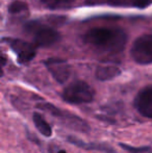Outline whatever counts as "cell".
<instances>
[{
	"mask_svg": "<svg viewBox=\"0 0 152 153\" xmlns=\"http://www.w3.org/2000/svg\"><path fill=\"white\" fill-rule=\"evenodd\" d=\"M85 41L87 45L100 52L117 54L124 49L126 34L120 29L94 28L87 32Z\"/></svg>",
	"mask_w": 152,
	"mask_h": 153,
	"instance_id": "6da1fadb",
	"label": "cell"
},
{
	"mask_svg": "<svg viewBox=\"0 0 152 153\" xmlns=\"http://www.w3.org/2000/svg\"><path fill=\"white\" fill-rule=\"evenodd\" d=\"M36 107L41 109V111L50 114L51 116L57 118V119H61L63 124H65L66 126L73 129V130L79 131V132L87 133L90 131V129H91L90 125L87 124L85 120L79 118L78 116L73 115V114L70 113V111H63V109L59 108V107L51 104V103H48V102L38 103V104L36 105Z\"/></svg>",
	"mask_w": 152,
	"mask_h": 153,
	"instance_id": "7a4b0ae2",
	"label": "cell"
},
{
	"mask_svg": "<svg viewBox=\"0 0 152 153\" xmlns=\"http://www.w3.org/2000/svg\"><path fill=\"white\" fill-rule=\"evenodd\" d=\"M62 97L66 102L71 104H83L94 100L95 91L85 81L76 80L65 88Z\"/></svg>",
	"mask_w": 152,
	"mask_h": 153,
	"instance_id": "3957f363",
	"label": "cell"
},
{
	"mask_svg": "<svg viewBox=\"0 0 152 153\" xmlns=\"http://www.w3.org/2000/svg\"><path fill=\"white\" fill-rule=\"evenodd\" d=\"M131 57L140 65H149L152 62V36L144 34L133 42L130 51Z\"/></svg>",
	"mask_w": 152,
	"mask_h": 153,
	"instance_id": "277c9868",
	"label": "cell"
},
{
	"mask_svg": "<svg viewBox=\"0 0 152 153\" xmlns=\"http://www.w3.org/2000/svg\"><path fill=\"white\" fill-rule=\"evenodd\" d=\"M45 66L53 76V78L59 83H65L71 76V66L64 59H48L45 61Z\"/></svg>",
	"mask_w": 152,
	"mask_h": 153,
	"instance_id": "5b68a950",
	"label": "cell"
},
{
	"mask_svg": "<svg viewBox=\"0 0 152 153\" xmlns=\"http://www.w3.org/2000/svg\"><path fill=\"white\" fill-rule=\"evenodd\" d=\"M7 45L16 53L21 64L30 62L36 56V47L33 44L19 39H5Z\"/></svg>",
	"mask_w": 152,
	"mask_h": 153,
	"instance_id": "8992f818",
	"label": "cell"
},
{
	"mask_svg": "<svg viewBox=\"0 0 152 153\" xmlns=\"http://www.w3.org/2000/svg\"><path fill=\"white\" fill-rule=\"evenodd\" d=\"M133 106L143 117L152 119V85L143 88L136 94Z\"/></svg>",
	"mask_w": 152,
	"mask_h": 153,
	"instance_id": "52a82bcc",
	"label": "cell"
},
{
	"mask_svg": "<svg viewBox=\"0 0 152 153\" xmlns=\"http://www.w3.org/2000/svg\"><path fill=\"white\" fill-rule=\"evenodd\" d=\"M31 30H35V45L38 47H49L57 42L61 39V36L55 29L51 27L41 26L33 28L30 26Z\"/></svg>",
	"mask_w": 152,
	"mask_h": 153,
	"instance_id": "ba28073f",
	"label": "cell"
},
{
	"mask_svg": "<svg viewBox=\"0 0 152 153\" xmlns=\"http://www.w3.org/2000/svg\"><path fill=\"white\" fill-rule=\"evenodd\" d=\"M67 141L70 144L76 146L78 148L85 150H93V151H101V152H105V153H116L115 149L112 146L108 145V144H103V143H87V142L81 141L78 137H75L73 135H69L67 137Z\"/></svg>",
	"mask_w": 152,
	"mask_h": 153,
	"instance_id": "9c48e42d",
	"label": "cell"
},
{
	"mask_svg": "<svg viewBox=\"0 0 152 153\" xmlns=\"http://www.w3.org/2000/svg\"><path fill=\"white\" fill-rule=\"evenodd\" d=\"M121 74V70L119 67L115 65H105L99 66L96 70V78L101 81H108L116 78Z\"/></svg>",
	"mask_w": 152,
	"mask_h": 153,
	"instance_id": "30bf717a",
	"label": "cell"
},
{
	"mask_svg": "<svg viewBox=\"0 0 152 153\" xmlns=\"http://www.w3.org/2000/svg\"><path fill=\"white\" fill-rule=\"evenodd\" d=\"M33 120L35 123V126L37 127V129L42 133L44 137H50L52 135V128L51 126L48 124V122L44 119L42 115L38 113H35L33 115Z\"/></svg>",
	"mask_w": 152,
	"mask_h": 153,
	"instance_id": "8fae6325",
	"label": "cell"
},
{
	"mask_svg": "<svg viewBox=\"0 0 152 153\" xmlns=\"http://www.w3.org/2000/svg\"><path fill=\"white\" fill-rule=\"evenodd\" d=\"M45 6L50 8H61L69 6L75 0H41Z\"/></svg>",
	"mask_w": 152,
	"mask_h": 153,
	"instance_id": "7c38bea8",
	"label": "cell"
},
{
	"mask_svg": "<svg viewBox=\"0 0 152 153\" xmlns=\"http://www.w3.org/2000/svg\"><path fill=\"white\" fill-rule=\"evenodd\" d=\"M27 10V4L23 1H20V0H16V1L12 2L8 6V12L13 15H17L20 14L22 12H25Z\"/></svg>",
	"mask_w": 152,
	"mask_h": 153,
	"instance_id": "4fadbf2b",
	"label": "cell"
},
{
	"mask_svg": "<svg viewBox=\"0 0 152 153\" xmlns=\"http://www.w3.org/2000/svg\"><path fill=\"white\" fill-rule=\"evenodd\" d=\"M119 146L122 148V149L126 150L127 152L129 153H145L148 152L151 150V148L149 146H143V147H133V146H129L127 144L124 143H120Z\"/></svg>",
	"mask_w": 152,
	"mask_h": 153,
	"instance_id": "5bb4252c",
	"label": "cell"
},
{
	"mask_svg": "<svg viewBox=\"0 0 152 153\" xmlns=\"http://www.w3.org/2000/svg\"><path fill=\"white\" fill-rule=\"evenodd\" d=\"M117 0H85L87 5H99V4H113Z\"/></svg>",
	"mask_w": 152,
	"mask_h": 153,
	"instance_id": "9a60e30c",
	"label": "cell"
},
{
	"mask_svg": "<svg viewBox=\"0 0 152 153\" xmlns=\"http://www.w3.org/2000/svg\"><path fill=\"white\" fill-rule=\"evenodd\" d=\"M149 3H150V0H134L133 1L134 5H136V7H140V8L146 7Z\"/></svg>",
	"mask_w": 152,
	"mask_h": 153,
	"instance_id": "2e32d148",
	"label": "cell"
},
{
	"mask_svg": "<svg viewBox=\"0 0 152 153\" xmlns=\"http://www.w3.org/2000/svg\"><path fill=\"white\" fill-rule=\"evenodd\" d=\"M2 66H5V56L4 55H2Z\"/></svg>",
	"mask_w": 152,
	"mask_h": 153,
	"instance_id": "e0dca14e",
	"label": "cell"
},
{
	"mask_svg": "<svg viewBox=\"0 0 152 153\" xmlns=\"http://www.w3.org/2000/svg\"><path fill=\"white\" fill-rule=\"evenodd\" d=\"M57 153H67V151H65V150H59Z\"/></svg>",
	"mask_w": 152,
	"mask_h": 153,
	"instance_id": "ac0fdd59",
	"label": "cell"
}]
</instances>
